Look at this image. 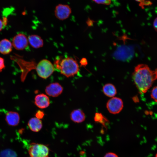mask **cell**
<instances>
[{"instance_id": "obj_19", "label": "cell", "mask_w": 157, "mask_h": 157, "mask_svg": "<svg viewBox=\"0 0 157 157\" xmlns=\"http://www.w3.org/2000/svg\"><path fill=\"white\" fill-rule=\"evenodd\" d=\"M98 4L109 5L111 3V0H92Z\"/></svg>"}, {"instance_id": "obj_5", "label": "cell", "mask_w": 157, "mask_h": 157, "mask_svg": "<svg viewBox=\"0 0 157 157\" xmlns=\"http://www.w3.org/2000/svg\"><path fill=\"white\" fill-rule=\"evenodd\" d=\"M123 102L122 99L117 97H113L106 104V107L109 112L113 114L119 113L122 109Z\"/></svg>"}, {"instance_id": "obj_20", "label": "cell", "mask_w": 157, "mask_h": 157, "mask_svg": "<svg viewBox=\"0 0 157 157\" xmlns=\"http://www.w3.org/2000/svg\"><path fill=\"white\" fill-rule=\"evenodd\" d=\"M135 1L140 3V6L143 7L144 6H148L151 4V3L149 1L145 0H135Z\"/></svg>"}, {"instance_id": "obj_24", "label": "cell", "mask_w": 157, "mask_h": 157, "mask_svg": "<svg viewBox=\"0 0 157 157\" xmlns=\"http://www.w3.org/2000/svg\"><path fill=\"white\" fill-rule=\"evenodd\" d=\"M153 26L155 31L157 32V17H156L154 21Z\"/></svg>"}, {"instance_id": "obj_7", "label": "cell", "mask_w": 157, "mask_h": 157, "mask_svg": "<svg viewBox=\"0 0 157 157\" xmlns=\"http://www.w3.org/2000/svg\"><path fill=\"white\" fill-rule=\"evenodd\" d=\"M28 38L24 34L19 33L17 34L13 38L12 45L17 50H23L28 47Z\"/></svg>"}, {"instance_id": "obj_25", "label": "cell", "mask_w": 157, "mask_h": 157, "mask_svg": "<svg viewBox=\"0 0 157 157\" xmlns=\"http://www.w3.org/2000/svg\"><path fill=\"white\" fill-rule=\"evenodd\" d=\"M80 63L81 65H86L87 64V60L85 58H83L81 60Z\"/></svg>"}, {"instance_id": "obj_17", "label": "cell", "mask_w": 157, "mask_h": 157, "mask_svg": "<svg viewBox=\"0 0 157 157\" xmlns=\"http://www.w3.org/2000/svg\"><path fill=\"white\" fill-rule=\"evenodd\" d=\"M94 120L96 122L101 123L104 124L103 122L104 121L106 120V119L101 113H97L95 114Z\"/></svg>"}, {"instance_id": "obj_11", "label": "cell", "mask_w": 157, "mask_h": 157, "mask_svg": "<svg viewBox=\"0 0 157 157\" xmlns=\"http://www.w3.org/2000/svg\"><path fill=\"white\" fill-rule=\"evenodd\" d=\"M5 119L8 124L11 126H15L19 124L20 117L17 113L10 111L7 113Z\"/></svg>"}, {"instance_id": "obj_23", "label": "cell", "mask_w": 157, "mask_h": 157, "mask_svg": "<svg viewBox=\"0 0 157 157\" xmlns=\"http://www.w3.org/2000/svg\"><path fill=\"white\" fill-rule=\"evenodd\" d=\"M5 67L4 59L0 57V71L4 69Z\"/></svg>"}, {"instance_id": "obj_14", "label": "cell", "mask_w": 157, "mask_h": 157, "mask_svg": "<svg viewBox=\"0 0 157 157\" xmlns=\"http://www.w3.org/2000/svg\"><path fill=\"white\" fill-rule=\"evenodd\" d=\"M12 44L6 39L2 40L0 41V52L6 55L12 51Z\"/></svg>"}, {"instance_id": "obj_27", "label": "cell", "mask_w": 157, "mask_h": 157, "mask_svg": "<svg viewBox=\"0 0 157 157\" xmlns=\"http://www.w3.org/2000/svg\"><path fill=\"white\" fill-rule=\"evenodd\" d=\"M155 157H157V153L156 154V155Z\"/></svg>"}, {"instance_id": "obj_21", "label": "cell", "mask_w": 157, "mask_h": 157, "mask_svg": "<svg viewBox=\"0 0 157 157\" xmlns=\"http://www.w3.org/2000/svg\"><path fill=\"white\" fill-rule=\"evenodd\" d=\"M44 115V112L40 110L38 111L35 114L36 117L40 119L42 118Z\"/></svg>"}, {"instance_id": "obj_10", "label": "cell", "mask_w": 157, "mask_h": 157, "mask_svg": "<svg viewBox=\"0 0 157 157\" xmlns=\"http://www.w3.org/2000/svg\"><path fill=\"white\" fill-rule=\"evenodd\" d=\"M28 40L30 45L34 48H40L44 45L43 39L40 36L37 35H30L28 37Z\"/></svg>"}, {"instance_id": "obj_4", "label": "cell", "mask_w": 157, "mask_h": 157, "mask_svg": "<svg viewBox=\"0 0 157 157\" xmlns=\"http://www.w3.org/2000/svg\"><path fill=\"white\" fill-rule=\"evenodd\" d=\"M28 152L30 157H49V148L42 144L31 143L29 147Z\"/></svg>"}, {"instance_id": "obj_26", "label": "cell", "mask_w": 157, "mask_h": 157, "mask_svg": "<svg viewBox=\"0 0 157 157\" xmlns=\"http://www.w3.org/2000/svg\"><path fill=\"white\" fill-rule=\"evenodd\" d=\"M5 26L6 25L3 20L0 19V31L2 30L3 26Z\"/></svg>"}, {"instance_id": "obj_9", "label": "cell", "mask_w": 157, "mask_h": 157, "mask_svg": "<svg viewBox=\"0 0 157 157\" xmlns=\"http://www.w3.org/2000/svg\"><path fill=\"white\" fill-rule=\"evenodd\" d=\"M35 104L36 106L40 108H45L49 105L50 100L46 95L40 94L37 95L35 97Z\"/></svg>"}, {"instance_id": "obj_16", "label": "cell", "mask_w": 157, "mask_h": 157, "mask_svg": "<svg viewBox=\"0 0 157 157\" xmlns=\"http://www.w3.org/2000/svg\"><path fill=\"white\" fill-rule=\"evenodd\" d=\"M0 157H17V156L13 150L6 149L0 153Z\"/></svg>"}, {"instance_id": "obj_3", "label": "cell", "mask_w": 157, "mask_h": 157, "mask_svg": "<svg viewBox=\"0 0 157 157\" xmlns=\"http://www.w3.org/2000/svg\"><path fill=\"white\" fill-rule=\"evenodd\" d=\"M35 69L40 77L46 79L53 72L55 67L50 61L47 59H43L38 63L35 66Z\"/></svg>"}, {"instance_id": "obj_15", "label": "cell", "mask_w": 157, "mask_h": 157, "mask_svg": "<svg viewBox=\"0 0 157 157\" xmlns=\"http://www.w3.org/2000/svg\"><path fill=\"white\" fill-rule=\"evenodd\" d=\"M104 94L109 97H113L117 93L116 89L112 84L108 83L105 85L103 87Z\"/></svg>"}, {"instance_id": "obj_8", "label": "cell", "mask_w": 157, "mask_h": 157, "mask_svg": "<svg viewBox=\"0 0 157 157\" xmlns=\"http://www.w3.org/2000/svg\"><path fill=\"white\" fill-rule=\"evenodd\" d=\"M63 90L62 86L58 83L55 82L51 83L47 86L45 92L49 96L56 97L60 95Z\"/></svg>"}, {"instance_id": "obj_6", "label": "cell", "mask_w": 157, "mask_h": 157, "mask_svg": "<svg viewBox=\"0 0 157 157\" xmlns=\"http://www.w3.org/2000/svg\"><path fill=\"white\" fill-rule=\"evenodd\" d=\"M71 13L70 6L66 4H58L56 6L54 10V15L56 17L62 21L68 18Z\"/></svg>"}, {"instance_id": "obj_18", "label": "cell", "mask_w": 157, "mask_h": 157, "mask_svg": "<svg viewBox=\"0 0 157 157\" xmlns=\"http://www.w3.org/2000/svg\"><path fill=\"white\" fill-rule=\"evenodd\" d=\"M151 97L155 101L157 102V86H156L152 89L151 93Z\"/></svg>"}, {"instance_id": "obj_22", "label": "cell", "mask_w": 157, "mask_h": 157, "mask_svg": "<svg viewBox=\"0 0 157 157\" xmlns=\"http://www.w3.org/2000/svg\"><path fill=\"white\" fill-rule=\"evenodd\" d=\"M104 157H118V156L115 153L110 152L106 154Z\"/></svg>"}, {"instance_id": "obj_13", "label": "cell", "mask_w": 157, "mask_h": 157, "mask_svg": "<svg viewBox=\"0 0 157 157\" xmlns=\"http://www.w3.org/2000/svg\"><path fill=\"white\" fill-rule=\"evenodd\" d=\"M28 125L30 129L35 132L39 131L42 126V121L37 117L31 118L28 121Z\"/></svg>"}, {"instance_id": "obj_2", "label": "cell", "mask_w": 157, "mask_h": 157, "mask_svg": "<svg viewBox=\"0 0 157 157\" xmlns=\"http://www.w3.org/2000/svg\"><path fill=\"white\" fill-rule=\"evenodd\" d=\"M54 65L61 74L67 77L74 76L78 72L79 69L76 60L69 57L64 58L60 57L56 58Z\"/></svg>"}, {"instance_id": "obj_1", "label": "cell", "mask_w": 157, "mask_h": 157, "mask_svg": "<svg viewBox=\"0 0 157 157\" xmlns=\"http://www.w3.org/2000/svg\"><path fill=\"white\" fill-rule=\"evenodd\" d=\"M132 78L141 93H144L157 79V68L152 70L147 65H138L132 74Z\"/></svg>"}, {"instance_id": "obj_12", "label": "cell", "mask_w": 157, "mask_h": 157, "mask_svg": "<svg viewBox=\"0 0 157 157\" xmlns=\"http://www.w3.org/2000/svg\"><path fill=\"white\" fill-rule=\"evenodd\" d=\"M70 118L73 122L80 123L85 120V116L83 112L81 109H78L74 110L71 112Z\"/></svg>"}]
</instances>
